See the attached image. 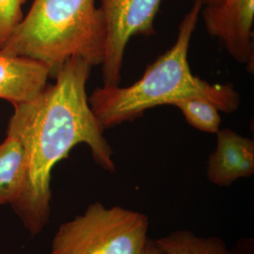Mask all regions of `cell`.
Returning <instances> with one entry per match:
<instances>
[{"instance_id":"obj_10","label":"cell","mask_w":254,"mask_h":254,"mask_svg":"<svg viewBox=\"0 0 254 254\" xmlns=\"http://www.w3.org/2000/svg\"><path fill=\"white\" fill-rule=\"evenodd\" d=\"M155 241L170 254H232L222 238L197 236L190 230H177Z\"/></svg>"},{"instance_id":"obj_13","label":"cell","mask_w":254,"mask_h":254,"mask_svg":"<svg viewBox=\"0 0 254 254\" xmlns=\"http://www.w3.org/2000/svg\"><path fill=\"white\" fill-rule=\"evenodd\" d=\"M254 239L245 238L239 240L231 252L232 254H254Z\"/></svg>"},{"instance_id":"obj_2","label":"cell","mask_w":254,"mask_h":254,"mask_svg":"<svg viewBox=\"0 0 254 254\" xmlns=\"http://www.w3.org/2000/svg\"><path fill=\"white\" fill-rule=\"evenodd\" d=\"M201 8V1L195 0L182 21L175 44L147 66L141 78L128 87L104 85L89 96L91 111L104 130L185 98L208 99L225 113L238 109L240 96L233 85L211 84L191 72L189 50Z\"/></svg>"},{"instance_id":"obj_5","label":"cell","mask_w":254,"mask_h":254,"mask_svg":"<svg viewBox=\"0 0 254 254\" xmlns=\"http://www.w3.org/2000/svg\"><path fill=\"white\" fill-rule=\"evenodd\" d=\"M107 39L103 61L105 86H118L129 40L155 33L154 19L162 0H100Z\"/></svg>"},{"instance_id":"obj_3","label":"cell","mask_w":254,"mask_h":254,"mask_svg":"<svg viewBox=\"0 0 254 254\" xmlns=\"http://www.w3.org/2000/svg\"><path fill=\"white\" fill-rule=\"evenodd\" d=\"M107 30L95 0H33L31 8L0 52L35 60L54 78L71 58L102 65Z\"/></svg>"},{"instance_id":"obj_7","label":"cell","mask_w":254,"mask_h":254,"mask_svg":"<svg viewBox=\"0 0 254 254\" xmlns=\"http://www.w3.org/2000/svg\"><path fill=\"white\" fill-rule=\"evenodd\" d=\"M217 146L209 155L206 175L209 181L220 188L250 178L254 173V140L230 128L219 129Z\"/></svg>"},{"instance_id":"obj_9","label":"cell","mask_w":254,"mask_h":254,"mask_svg":"<svg viewBox=\"0 0 254 254\" xmlns=\"http://www.w3.org/2000/svg\"><path fill=\"white\" fill-rule=\"evenodd\" d=\"M27 175L25 147L18 137L7 135L0 143V205L12 206L19 200Z\"/></svg>"},{"instance_id":"obj_11","label":"cell","mask_w":254,"mask_h":254,"mask_svg":"<svg viewBox=\"0 0 254 254\" xmlns=\"http://www.w3.org/2000/svg\"><path fill=\"white\" fill-rule=\"evenodd\" d=\"M189 125L201 132L216 134L220 129L219 109L211 101L201 97L185 98L174 102Z\"/></svg>"},{"instance_id":"obj_8","label":"cell","mask_w":254,"mask_h":254,"mask_svg":"<svg viewBox=\"0 0 254 254\" xmlns=\"http://www.w3.org/2000/svg\"><path fill=\"white\" fill-rule=\"evenodd\" d=\"M49 77L45 64L0 52V99L13 107L33 100L46 89Z\"/></svg>"},{"instance_id":"obj_14","label":"cell","mask_w":254,"mask_h":254,"mask_svg":"<svg viewBox=\"0 0 254 254\" xmlns=\"http://www.w3.org/2000/svg\"><path fill=\"white\" fill-rule=\"evenodd\" d=\"M141 254H170L158 245L155 239L148 238Z\"/></svg>"},{"instance_id":"obj_15","label":"cell","mask_w":254,"mask_h":254,"mask_svg":"<svg viewBox=\"0 0 254 254\" xmlns=\"http://www.w3.org/2000/svg\"><path fill=\"white\" fill-rule=\"evenodd\" d=\"M202 3V6L204 5H209V4H215V3H218L219 0H200Z\"/></svg>"},{"instance_id":"obj_1","label":"cell","mask_w":254,"mask_h":254,"mask_svg":"<svg viewBox=\"0 0 254 254\" xmlns=\"http://www.w3.org/2000/svg\"><path fill=\"white\" fill-rule=\"evenodd\" d=\"M91 67L81 58L68 60L54 84L33 100L15 106L8 123L7 135L18 137L27 159L26 184L11 208L31 236L41 234L49 223L51 173L73 147L87 144L96 165L116 172L113 150L89 104L86 85Z\"/></svg>"},{"instance_id":"obj_4","label":"cell","mask_w":254,"mask_h":254,"mask_svg":"<svg viewBox=\"0 0 254 254\" xmlns=\"http://www.w3.org/2000/svg\"><path fill=\"white\" fill-rule=\"evenodd\" d=\"M148 230L145 214L95 201L60 225L50 254H141Z\"/></svg>"},{"instance_id":"obj_12","label":"cell","mask_w":254,"mask_h":254,"mask_svg":"<svg viewBox=\"0 0 254 254\" xmlns=\"http://www.w3.org/2000/svg\"><path fill=\"white\" fill-rule=\"evenodd\" d=\"M27 0H0V47L24 18L22 7Z\"/></svg>"},{"instance_id":"obj_6","label":"cell","mask_w":254,"mask_h":254,"mask_svg":"<svg viewBox=\"0 0 254 254\" xmlns=\"http://www.w3.org/2000/svg\"><path fill=\"white\" fill-rule=\"evenodd\" d=\"M200 14L209 35L218 38L236 62L254 70V0H219L202 6Z\"/></svg>"}]
</instances>
